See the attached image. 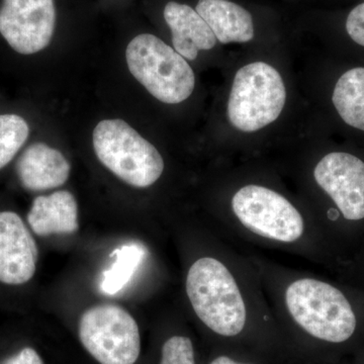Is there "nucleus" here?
<instances>
[{
  "label": "nucleus",
  "instance_id": "nucleus-6",
  "mask_svg": "<svg viewBox=\"0 0 364 364\" xmlns=\"http://www.w3.org/2000/svg\"><path fill=\"white\" fill-rule=\"evenodd\" d=\"M126 58L132 75L164 104H181L195 90L193 68L156 36H136L127 48Z\"/></svg>",
  "mask_w": 364,
  "mask_h": 364
},
{
  "label": "nucleus",
  "instance_id": "nucleus-2",
  "mask_svg": "<svg viewBox=\"0 0 364 364\" xmlns=\"http://www.w3.org/2000/svg\"><path fill=\"white\" fill-rule=\"evenodd\" d=\"M246 251L277 326L328 345H342L355 337L364 323L363 289Z\"/></svg>",
  "mask_w": 364,
  "mask_h": 364
},
{
  "label": "nucleus",
  "instance_id": "nucleus-8",
  "mask_svg": "<svg viewBox=\"0 0 364 364\" xmlns=\"http://www.w3.org/2000/svg\"><path fill=\"white\" fill-rule=\"evenodd\" d=\"M78 338L100 364H136L142 350L140 328L122 306L102 304L87 309L78 323Z\"/></svg>",
  "mask_w": 364,
  "mask_h": 364
},
{
  "label": "nucleus",
  "instance_id": "nucleus-10",
  "mask_svg": "<svg viewBox=\"0 0 364 364\" xmlns=\"http://www.w3.org/2000/svg\"><path fill=\"white\" fill-rule=\"evenodd\" d=\"M32 230L13 210L0 212V284H28L37 272L39 248Z\"/></svg>",
  "mask_w": 364,
  "mask_h": 364
},
{
  "label": "nucleus",
  "instance_id": "nucleus-13",
  "mask_svg": "<svg viewBox=\"0 0 364 364\" xmlns=\"http://www.w3.org/2000/svg\"><path fill=\"white\" fill-rule=\"evenodd\" d=\"M26 221L33 233L41 237L75 233L79 229L77 200L68 191L37 196Z\"/></svg>",
  "mask_w": 364,
  "mask_h": 364
},
{
  "label": "nucleus",
  "instance_id": "nucleus-15",
  "mask_svg": "<svg viewBox=\"0 0 364 364\" xmlns=\"http://www.w3.org/2000/svg\"><path fill=\"white\" fill-rule=\"evenodd\" d=\"M332 100L345 123L364 131V68L345 72L335 85Z\"/></svg>",
  "mask_w": 364,
  "mask_h": 364
},
{
  "label": "nucleus",
  "instance_id": "nucleus-18",
  "mask_svg": "<svg viewBox=\"0 0 364 364\" xmlns=\"http://www.w3.org/2000/svg\"><path fill=\"white\" fill-rule=\"evenodd\" d=\"M160 364H196L195 345L191 337L176 334L165 340Z\"/></svg>",
  "mask_w": 364,
  "mask_h": 364
},
{
  "label": "nucleus",
  "instance_id": "nucleus-16",
  "mask_svg": "<svg viewBox=\"0 0 364 364\" xmlns=\"http://www.w3.org/2000/svg\"><path fill=\"white\" fill-rule=\"evenodd\" d=\"M147 250L141 244H124L112 253L114 258L111 267L105 270L100 282V289L107 294H116L121 291L140 267Z\"/></svg>",
  "mask_w": 364,
  "mask_h": 364
},
{
  "label": "nucleus",
  "instance_id": "nucleus-5",
  "mask_svg": "<svg viewBox=\"0 0 364 364\" xmlns=\"http://www.w3.org/2000/svg\"><path fill=\"white\" fill-rule=\"evenodd\" d=\"M92 142L102 164L133 188H150L164 172L159 151L123 119L98 123Z\"/></svg>",
  "mask_w": 364,
  "mask_h": 364
},
{
  "label": "nucleus",
  "instance_id": "nucleus-11",
  "mask_svg": "<svg viewBox=\"0 0 364 364\" xmlns=\"http://www.w3.org/2000/svg\"><path fill=\"white\" fill-rule=\"evenodd\" d=\"M16 168L21 186L30 191L59 188L66 183L71 172L65 156L45 143H33L26 148Z\"/></svg>",
  "mask_w": 364,
  "mask_h": 364
},
{
  "label": "nucleus",
  "instance_id": "nucleus-17",
  "mask_svg": "<svg viewBox=\"0 0 364 364\" xmlns=\"http://www.w3.org/2000/svg\"><path fill=\"white\" fill-rule=\"evenodd\" d=\"M30 128L18 114H0V169L13 161L28 140Z\"/></svg>",
  "mask_w": 364,
  "mask_h": 364
},
{
  "label": "nucleus",
  "instance_id": "nucleus-9",
  "mask_svg": "<svg viewBox=\"0 0 364 364\" xmlns=\"http://www.w3.org/2000/svg\"><path fill=\"white\" fill-rule=\"evenodd\" d=\"M55 23L54 0H1L0 33L20 54H36L47 48Z\"/></svg>",
  "mask_w": 364,
  "mask_h": 364
},
{
  "label": "nucleus",
  "instance_id": "nucleus-22",
  "mask_svg": "<svg viewBox=\"0 0 364 364\" xmlns=\"http://www.w3.org/2000/svg\"><path fill=\"white\" fill-rule=\"evenodd\" d=\"M208 364H256L253 363H248V361H242L239 359L229 355V354H219L213 358Z\"/></svg>",
  "mask_w": 364,
  "mask_h": 364
},
{
  "label": "nucleus",
  "instance_id": "nucleus-7",
  "mask_svg": "<svg viewBox=\"0 0 364 364\" xmlns=\"http://www.w3.org/2000/svg\"><path fill=\"white\" fill-rule=\"evenodd\" d=\"M286 100L279 72L264 62H254L235 75L228 117L237 130L252 133L277 121Z\"/></svg>",
  "mask_w": 364,
  "mask_h": 364
},
{
  "label": "nucleus",
  "instance_id": "nucleus-19",
  "mask_svg": "<svg viewBox=\"0 0 364 364\" xmlns=\"http://www.w3.org/2000/svg\"><path fill=\"white\" fill-rule=\"evenodd\" d=\"M337 279L364 291V241L348 260L335 272Z\"/></svg>",
  "mask_w": 364,
  "mask_h": 364
},
{
  "label": "nucleus",
  "instance_id": "nucleus-1",
  "mask_svg": "<svg viewBox=\"0 0 364 364\" xmlns=\"http://www.w3.org/2000/svg\"><path fill=\"white\" fill-rule=\"evenodd\" d=\"M184 291L198 322L220 338L236 339L254 327L277 326L247 251L221 232L188 265Z\"/></svg>",
  "mask_w": 364,
  "mask_h": 364
},
{
  "label": "nucleus",
  "instance_id": "nucleus-3",
  "mask_svg": "<svg viewBox=\"0 0 364 364\" xmlns=\"http://www.w3.org/2000/svg\"><path fill=\"white\" fill-rule=\"evenodd\" d=\"M217 229L238 246L291 254L333 273L338 267L311 213L267 186L248 183L236 189Z\"/></svg>",
  "mask_w": 364,
  "mask_h": 364
},
{
  "label": "nucleus",
  "instance_id": "nucleus-14",
  "mask_svg": "<svg viewBox=\"0 0 364 364\" xmlns=\"http://www.w3.org/2000/svg\"><path fill=\"white\" fill-rule=\"evenodd\" d=\"M196 11L222 44L247 43L254 38L252 16L239 4L229 0H200Z\"/></svg>",
  "mask_w": 364,
  "mask_h": 364
},
{
  "label": "nucleus",
  "instance_id": "nucleus-21",
  "mask_svg": "<svg viewBox=\"0 0 364 364\" xmlns=\"http://www.w3.org/2000/svg\"><path fill=\"white\" fill-rule=\"evenodd\" d=\"M0 364H45V361L35 348L26 346L14 352Z\"/></svg>",
  "mask_w": 364,
  "mask_h": 364
},
{
  "label": "nucleus",
  "instance_id": "nucleus-12",
  "mask_svg": "<svg viewBox=\"0 0 364 364\" xmlns=\"http://www.w3.org/2000/svg\"><path fill=\"white\" fill-rule=\"evenodd\" d=\"M163 16L171 31L174 50L184 59L195 61L198 52L215 47L217 39L214 33L193 7L170 1Z\"/></svg>",
  "mask_w": 364,
  "mask_h": 364
},
{
  "label": "nucleus",
  "instance_id": "nucleus-20",
  "mask_svg": "<svg viewBox=\"0 0 364 364\" xmlns=\"http://www.w3.org/2000/svg\"><path fill=\"white\" fill-rule=\"evenodd\" d=\"M346 31L356 44L364 47V2L354 7L346 21Z\"/></svg>",
  "mask_w": 364,
  "mask_h": 364
},
{
  "label": "nucleus",
  "instance_id": "nucleus-4",
  "mask_svg": "<svg viewBox=\"0 0 364 364\" xmlns=\"http://www.w3.org/2000/svg\"><path fill=\"white\" fill-rule=\"evenodd\" d=\"M313 178L331 203L318 226L338 262L337 272L364 241V161L350 153H328L314 167Z\"/></svg>",
  "mask_w": 364,
  "mask_h": 364
}]
</instances>
